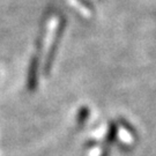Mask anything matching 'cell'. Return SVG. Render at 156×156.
<instances>
[{"instance_id":"obj_3","label":"cell","mask_w":156,"mask_h":156,"mask_svg":"<svg viewBox=\"0 0 156 156\" xmlns=\"http://www.w3.org/2000/svg\"><path fill=\"white\" fill-rule=\"evenodd\" d=\"M88 115H89V110H88L87 106H83V108L80 109L79 115H78V125L79 126L83 125L84 122H86V119H87V117H88Z\"/></svg>"},{"instance_id":"obj_2","label":"cell","mask_w":156,"mask_h":156,"mask_svg":"<svg viewBox=\"0 0 156 156\" xmlns=\"http://www.w3.org/2000/svg\"><path fill=\"white\" fill-rule=\"evenodd\" d=\"M116 135H117V126H116V124L112 122L109 125V131H108V135H106V140H105L106 146L111 145L112 141L116 138Z\"/></svg>"},{"instance_id":"obj_1","label":"cell","mask_w":156,"mask_h":156,"mask_svg":"<svg viewBox=\"0 0 156 156\" xmlns=\"http://www.w3.org/2000/svg\"><path fill=\"white\" fill-rule=\"evenodd\" d=\"M37 76H38V57H34L30 67H29L28 75V88L33 91L37 88Z\"/></svg>"}]
</instances>
